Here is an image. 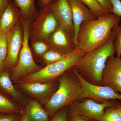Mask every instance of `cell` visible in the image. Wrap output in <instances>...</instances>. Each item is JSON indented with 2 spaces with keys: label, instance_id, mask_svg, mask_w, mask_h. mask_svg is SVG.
I'll use <instances>...</instances> for the list:
<instances>
[{
  "label": "cell",
  "instance_id": "29",
  "mask_svg": "<svg viewBox=\"0 0 121 121\" xmlns=\"http://www.w3.org/2000/svg\"><path fill=\"white\" fill-rule=\"evenodd\" d=\"M57 0H38L39 6L41 9L50 7Z\"/></svg>",
  "mask_w": 121,
  "mask_h": 121
},
{
  "label": "cell",
  "instance_id": "13",
  "mask_svg": "<svg viewBox=\"0 0 121 121\" xmlns=\"http://www.w3.org/2000/svg\"><path fill=\"white\" fill-rule=\"evenodd\" d=\"M73 15L74 35L73 40L76 48H78L77 36L80 25L84 21H92L97 17L90 9L80 0H67Z\"/></svg>",
  "mask_w": 121,
  "mask_h": 121
},
{
  "label": "cell",
  "instance_id": "4",
  "mask_svg": "<svg viewBox=\"0 0 121 121\" xmlns=\"http://www.w3.org/2000/svg\"><path fill=\"white\" fill-rule=\"evenodd\" d=\"M84 54L77 48L62 60L47 65L38 71L25 77L24 82H43L54 80L74 66Z\"/></svg>",
  "mask_w": 121,
  "mask_h": 121
},
{
  "label": "cell",
  "instance_id": "23",
  "mask_svg": "<svg viewBox=\"0 0 121 121\" xmlns=\"http://www.w3.org/2000/svg\"><path fill=\"white\" fill-rule=\"evenodd\" d=\"M8 53L7 33H0V58L4 62Z\"/></svg>",
  "mask_w": 121,
  "mask_h": 121
},
{
  "label": "cell",
  "instance_id": "6",
  "mask_svg": "<svg viewBox=\"0 0 121 121\" xmlns=\"http://www.w3.org/2000/svg\"><path fill=\"white\" fill-rule=\"evenodd\" d=\"M59 24L52 13L51 6L41 9L31 22L29 36L30 43L45 41L58 28Z\"/></svg>",
  "mask_w": 121,
  "mask_h": 121
},
{
  "label": "cell",
  "instance_id": "33",
  "mask_svg": "<svg viewBox=\"0 0 121 121\" xmlns=\"http://www.w3.org/2000/svg\"><path fill=\"white\" fill-rule=\"evenodd\" d=\"M115 107L117 111L121 117V103L117 105Z\"/></svg>",
  "mask_w": 121,
  "mask_h": 121
},
{
  "label": "cell",
  "instance_id": "11",
  "mask_svg": "<svg viewBox=\"0 0 121 121\" xmlns=\"http://www.w3.org/2000/svg\"><path fill=\"white\" fill-rule=\"evenodd\" d=\"M101 86H108L121 94V59L114 56L107 60Z\"/></svg>",
  "mask_w": 121,
  "mask_h": 121
},
{
  "label": "cell",
  "instance_id": "28",
  "mask_svg": "<svg viewBox=\"0 0 121 121\" xmlns=\"http://www.w3.org/2000/svg\"><path fill=\"white\" fill-rule=\"evenodd\" d=\"M106 11L112 13L113 8L111 0H95Z\"/></svg>",
  "mask_w": 121,
  "mask_h": 121
},
{
  "label": "cell",
  "instance_id": "21",
  "mask_svg": "<svg viewBox=\"0 0 121 121\" xmlns=\"http://www.w3.org/2000/svg\"><path fill=\"white\" fill-rule=\"evenodd\" d=\"M66 56L57 51L50 49L42 56L44 60L48 65L62 60Z\"/></svg>",
  "mask_w": 121,
  "mask_h": 121
},
{
  "label": "cell",
  "instance_id": "3",
  "mask_svg": "<svg viewBox=\"0 0 121 121\" xmlns=\"http://www.w3.org/2000/svg\"><path fill=\"white\" fill-rule=\"evenodd\" d=\"M65 73L58 78V88L45 104V110L50 117L78 101L80 97L82 85L79 79L71 69L70 72Z\"/></svg>",
  "mask_w": 121,
  "mask_h": 121
},
{
  "label": "cell",
  "instance_id": "17",
  "mask_svg": "<svg viewBox=\"0 0 121 121\" xmlns=\"http://www.w3.org/2000/svg\"><path fill=\"white\" fill-rule=\"evenodd\" d=\"M19 8L23 19L31 22L38 14L35 0H13Z\"/></svg>",
  "mask_w": 121,
  "mask_h": 121
},
{
  "label": "cell",
  "instance_id": "2",
  "mask_svg": "<svg viewBox=\"0 0 121 121\" xmlns=\"http://www.w3.org/2000/svg\"><path fill=\"white\" fill-rule=\"evenodd\" d=\"M118 28L114 30L112 36L105 44L84 54L73 67L88 82L101 86L107 60L110 56H114L115 53L114 40Z\"/></svg>",
  "mask_w": 121,
  "mask_h": 121
},
{
  "label": "cell",
  "instance_id": "32",
  "mask_svg": "<svg viewBox=\"0 0 121 121\" xmlns=\"http://www.w3.org/2000/svg\"><path fill=\"white\" fill-rule=\"evenodd\" d=\"M19 121H31L27 115L24 112L22 116L20 118Z\"/></svg>",
  "mask_w": 121,
  "mask_h": 121
},
{
  "label": "cell",
  "instance_id": "20",
  "mask_svg": "<svg viewBox=\"0 0 121 121\" xmlns=\"http://www.w3.org/2000/svg\"><path fill=\"white\" fill-rule=\"evenodd\" d=\"M93 12L97 18L109 13L106 11L95 0H80Z\"/></svg>",
  "mask_w": 121,
  "mask_h": 121
},
{
  "label": "cell",
  "instance_id": "31",
  "mask_svg": "<svg viewBox=\"0 0 121 121\" xmlns=\"http://www.w3.org/2000/svg\"><path fill=\"white\" fill-rule=\"evenodd\" d=\"M10 0H0V16L8 4Z\"/></svg>",
  "mask_w": 121,
  "mask_h": 121
},
{
  "label": "cell",
  "instance_id": "27",
  "mask_svg": "<svg viewBox=\"0 0 121 121\" xmlns=\"http://www.w3.org/2000/svg\"><path fill=\"white\" fill-rule=\"evenodd\" d=\"M20 113L0 115V121H19L21 117Z\"/></svg>",
  "mask_w": 121,
  "mask_h": 121
},
{
  "label": "cell",
  "instance_id": "34",
  "mask_svg": "<svg viewBox=\"0 0 121 121\" xmlns=\"http://www.w3.org/2000/svg\"><path fill=\"white\" fill-rule=\"evenodd\" d=\"M4 67V62L0 58V72L2 71Z\"/></svg>",
  "mask_w": 121,
  "mask_h": 121
},
{
  "label": "cell",
  "instance_id": "1",
  "mask_svg": "<svg viewBox=\"0 0 121 121\" xmlns=\"http://www.w3.org/2000/svg\"><path fill=\"white\" fill-rule=\"evenodd\" d=\"M121 18L108 13L96 19L83 21L77 36L78 48L85 54L104 45L119 27Z\"/></svg>",
  "mask_w": 121,
  "mask_h": 121
},
{
  "label": "cell",
  "instance_id": "16",
  "mask_svg": "<svg viewBox=\"0 0 121 121\" xmlns=\"http://www.w3.org/2000/svg\"><path fill=\"white\" fill-rule=\"evenodd\" d=\"M25 112L31 121H48L49 116L36 100H32L26 106Z\"/></svg>",
  "mask_w": 121,
  "mask_h": 121
},
{
  "label": "cell",
  "instance_id": "18",
  "mask_svg": "<svg viewBox=\"0 0 121 121\" xmlns=\"http://www.w3.org/2000/svg\"><path fill=\"white\" fill-rule=\"evenodd\" d=\"M0 87L2 90L17 99H21L22 95L13 86L8 72L6 71L0 72Z\"/></svg>",
  "mask_w": 121,
  "mask_h": 121
},
{
  "label": "cell",
  "instance_id": "35",
  "mask_svg": "<svg viewBox=\"0 0 121 121\" xmlns=\"http://www.w3.org/2000/svg\"><path fill=\"white\" fill-rule=\"evenodd\" d=\"M91 121H94V120H91Z\"/></svg>",
  "mask_w": 121,
  "mask_h": 121
},
{
  "label": "cell",
  "instance_id": "12",
  "mask_svg": "<svg viewBox=\"0 0 121 121\" xmlns=\"http://www.w3.org/2000/svg\"><path fill=\"white\" fill-rule=\"evenodd\" d=\"M51 9L59 25L65 28L74 38L73 15L67 0H57L51 6Z\"/></svg>",
  "mask_w": 121,
  "mask_h": 121
},
{
  "label": "cell",
  "instance_id": "5",
  "mask_svg": "<svg viewBox=\"0 0 121 121\" xmlns=\"http://www.w3.org/2000/svg\"><path fill=\"white\" fill-rule=\"evenodd\" d=\"M21 21L23 26L24 40L18 62L13 69L11 77L12 79L15 81L20 78H25L43 68L35 62L29 45V31L31 22L23 18Z\"/></svg>",
  "mask_w": 121,
  "mask_h": 121
},
{
  "label": "cell",
  "instance_id": "19",
  "mask_svg": "<svg viewBox=\"0 0 121 121\" xmlns=\"http://www.w3.org/2000/svg\"><path fill=\"white\" fill-rule=\"evenodd\" d=\"M22 112L20 108L0 94V113L12 114Z\"/></svg>",
  "mask_w": 121,
  "mask_h": 121
},
{
  "label": "cell",
  "instance_id": "15",
  "mask_svg": "<svg viewBox=\"0 0 121 121\" xmlns=\"http://www.w3.org/2000/svg\"><path fill=\"white\" fill-rule=\"evenodd\" d=\"M26 92L37 98L47 97L52 94L55 89L54 84L51 82H24L22 85Z\"/></svg>",
  "mask_w": 121,
  "mask_h": 121
},
{
  "label": "cell",
  "instance_id": "10",
  "mask_svg": "<svg viewBox=\"0 0 121 121\" xmlns=\"http://www.w3.org/2000/svg\"><path fill=\"white\" fill-rule=\"evenodd\" d=\"M44 42L50 49L57 51L66 55L77 48L74 43L73 37L59 25L56 30Z\"/></svg>",
  "mask_w": 121,
  "mask_h": 121
},
{
  "label": "cell",
  "instance_id": "9",
  "mask_svg": "<svg viewBox=\"0 0 121 121\" xmlns=\"http://www.w3.org/2000/svg\"><path fill=\"white\" fill-rule=\"evenodd\" d=\"M8 53L4 66L13 68L17 64L24 40V29L22 21L7 33Z\"/></svg>",
  "mask_w": 121,
  "mask_h": 121
},
{
  "label": "cell",
  "instance_id": "24",
  "mask_svg": "<svg viewBox=\"0 0 121 121\" xmlns=\"http://www.w3.org/2000/svg\"><path fill=\"white\" fill-rule=\"evenodd\" d=\"M31 44L35 53L40 56H43L45 52L50 49L44 41H35L31 43Z\"/></svg>",
  "mask_w": 121,
  "mask_h": 121
},
{
  "label": "cell",
  "instance_id": "26",
  "mask_svg": "<svg viewBox=\"0 0 121 121\" xmlns=\"http://www.w3.org/2000/svg\"><path fill=\"white\" fill-rule=\"evenodd\" d=\"M68 108H64L54 115L52 119L48 121H68Z\"/></svg>",
  "mask_w": 121,
  "mask_h": 121
},
{
  "label": "cell",
  "instance_id": "14",
  "mask_svg": "<svg viewBox=\"0 0 121 121\" xmlns=\"http://www.w3.org/2000/svg\"><path fill=\"white\" fill-rule=\"evenodd\" d=\"M22 16L18 7L12 0L0 16V33H7L20 22Z\"/></svg>",
  "mask_w": 121,
  "mask_h": 121
},
{
  "label": "cell",
  "instance_id": "25",
  "mask_svg": "<svg viewBox=\"0 0 121 121\" xmlns=\"http://www.w3.org/2000/svg\"><path fill=\"white\" fill-rule=\"evenodd\" d=\"M114 46L117 52V57H121V25L117 29L114 40Z\"/></svg>",
  "mask_w": 121,
  "mask_h": 121
},
{
  "label": "cell",
  "instance_id": "7",
  "mask_svg": "<svg viewBox=\"0 0 121 121\" xmlns=\"http://www.w3.org/2000/svg\"><path fill=\"white\" fill-rule=\"evenodd\" d=\"M82 99V102L76 101L69 106L68 115L69 117L76 115H81L91 120L100 121L107 107L116 106L121 103L115 100L99 103L89 98Z\"/></svg>",
  "mask_w": 121,
  "mask_h": 121
},
{
  "label": "cell",
  "instance_id": "30",
  "mask_svg": "<svg viewBox=\"0 0 121 121\" xmlns=\"http://www.w3.org/2000/svg\"><path fill=\"white\" fill-rule=\"evenodd\" d=\"M68 121H92L89 118L81 115H76L69 117Z\"/></svg>",
  "mask_w": 121,
  "mask_h": 121
},
{
  "label": "cell",
  "instance_id": "22",
  "mask_svg": "<svg viewBox=\"0 0 121 121\" xmlns=\"http://www.w3.org/2000/svg\"><path fill=\"white\" fill-rule=\"evenodd\" d=\"M115 106L107 107L100 121H121V117L117 111Z\"/></svg>",
  "mask_w": 121,
  "mask_h": 121
},
{
  "label": "cell",
  "instance_id": "8",
  "mask_svg": "<svg viewBox=\"0 0 121 121\" xmlns=\"http://www.w3.org/2000/svg\"><path fill=\"white\" fill-rule=\"evenodd\" d=\"M71 69L79 79L82 85L79 101L86 98H91L100 103L117 99L121 100V94L109 87L91 84L82 78L73 67Z\"/></svg>",
  "mask_w": 121,
  "mask_h": 121
}]
</instances>
